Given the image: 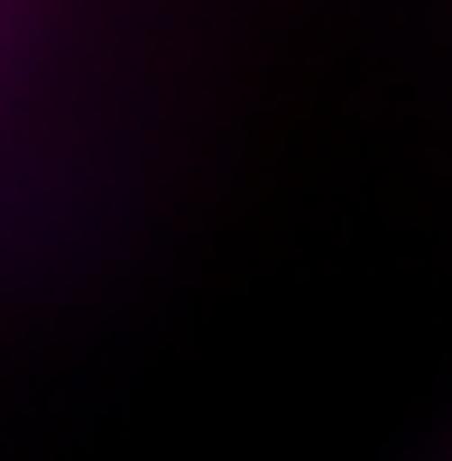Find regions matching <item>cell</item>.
Returning <instances> with one entry per match:
<instances>
[]
</instances>
